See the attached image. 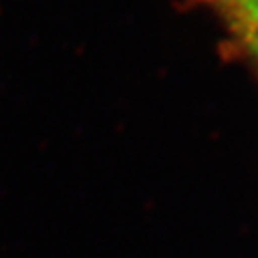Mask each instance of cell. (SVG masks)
I'll use <instances>...</instances> for the list:
<instances>
[{
    "instance_id": "cell-1",
    "label": "cell",
    "mask_w": 258,
    "mask_h": 258,
    "mask_svg": "<svg viewBox=\"0 0 258 258\" xmlns=\"http://www.w3.org/2000/svg\"><path fill=\"white\" fill-rule=\"evenodd\" d=\"M231 40L258 64V0H203Z\"/></svg>"
}]
</instances>
